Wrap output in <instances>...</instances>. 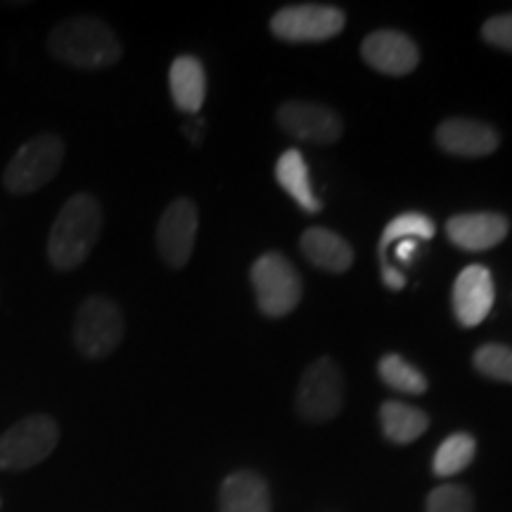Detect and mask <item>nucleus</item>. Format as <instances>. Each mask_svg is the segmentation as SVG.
<instances>
[{"instance_id":"obj_1","label":"nucleus","mask_w":512,"mask_h":512,"mask_svg":"<svg viewBox=\"0 0 512 512\" xmlns=\"http://www.w3.org/2000/svg\"><path fill=\"white\" fill-rule=\"evenodd\" d=\"M102 209L93 195L79 192L60 209L48 238V259L57 271H74L98 245Z\"/></svg>"},{"instance_id":"obj_2","label":"nucleus","mask_w":512,"mask_h":512,"mask_svg":"<svg viewBox=\"0 0 512 512\" xmlns=\"http://www.w3.org/2000/svg\"><path fill=\"white\" fill-rule=\"evenodd\" d=\"M48 46L53 57L76 69H105L121 57L114 29L95 17L64 19L50 31Z\"/></svg>"},{"instance_id":"obj_3","label":"nucleus","mask_w":512,"mask_h":512,"mask_svg":"<svg viewBox=\"0 0 512 512\" xmlns=\"http://www.w3.org/2000/svg\"><path fill=\"white\" fill-rule=\"evenodd\" d=\"M64 159L62 138L53 133H41L31 138L15 152L8 169L3 174V183L12 195H29L43 185H48L60 171Z\"/></svg>"},{"instance_id":"obj_4","label":"nucleus","mask_w":512,"mask_h":512,"mask_svg":"<svg viewBox=\"0 0 512 512\" xmlns=\"http://www.w3.org/2000/svg\"><path fill=\"white\" fill-rule=\"evenodd\" d=\"M252 287L256 304L268 318H283L297 309L304 292L302 275L278 252H268L256 259L252 266Z\"/></svg>"},{"instance_id":"obj_5","label":"nucleus","mask_w":512,"mask_h":512,"mask_svg":"<svg viewBox=\"0 0 512 512\" xmlns=\"http://www.w3.org/2000/svg\"><path fill=\"white\" fill-rule=\"evenodd\" d=\"M60 441V427L50 415H29L0 437V470H29L43 463Z\"/></svg>"},{"instance_id":"obj_6","label":"nucleus","mask_w":512,"mask_h":512,"mask_svg":"<svg viewBox=\"0 0 512 512\" xmlns=\"http://www.w3.org/2000/svg\"><path fill=\"white\" fill-rule=\"evenodd\" d=\"M124 339V316L107 297H88L74 320V344L86 358H105Z\"/></svg>"},{"instance_id":"obj_7","label":"nucleus","mask_w":512,"mask_h":512,"mask_svg":"<svg viewBox=\"0 0 512 512\" xmlns=\"http://www.w3.org/2000/svg\"><path fill=\"white\" fill-rule=\"evenodd\" d=\"M344 403V380L337 363L323 356L306 368L299 382L297 411L309 422L332 420L342 411Z\"/></svg>"},{"instance_id":"obj_8","label":"nucleus","mask_w":512,"mask_h":512,"mask_svg":"<svg viewBox=\"0 0 512 512\" xmlns=\"http://www.w3.org/2000/svg\"><path fill=\"white\" fill-rule=\"evenodd\" d=\"M344 29V12L332 5H290L271 19V31L290 43L328 41Z\"/></svg>"},{"instance_id":"obj_9","label":"nucleus","mask_w":512,"mask_h":512,"mask_svg":"<svg viewBox=\"0 0 512 512\" xmlns=\"http://www.w3.org/2000/svg\"><path fill=\"white\" fill-rule=\"evenodd\" d=\"M197 207L188 197L174 200L164 209L157 226V247L171 268H183L190 261L197 238Z\"/></svg>"},{"instance_id":"obj_10","label":"nucleus","mask_w":512,"mask_h":512,"mask_svg":"<svg viewBox=\"0 0 512 512\" xmlns=\"http://www.w3.org/2000/svg\"><path fill=\"white\" fill-rule=\"evenodd\" d=\"M278 124L292 138L328 145L342 136V119L330 107L316 102H285L278 110Z\"/></svg>"},{"instance_id":"obj_11","label":"nucleus","mask_w":512,"mask_h":512,"mask_svg":"<svg viewBox=\"0 0 512 512\" xmlns=\"http://www.w3.org/2000/svg\"><path fill=\"white\" fill-rule=\"evenodd\" d=\"M453 313H456L458 323L465 328H475V325L484 323V318L491 313L494 306L496 290L494 278H491L489 268L486 266H467L460 271L453 285Z\"/></svg>"},{"instance_id":"obj_12","label":"nucleus","mask_w":512,"mask_h":512,"mask_svg":"<svg viewBox=\"0 0 512 512\" xmlns=\"http://www.w3.org/2000/svg\"><path fill=\"white\" fill-rule=\"evenodd\" d=\"M361 55L375 72L389 76L411 74L420 62L418 46L411 36L394 29L373 31L361 46Z\"/></svg>"},{"instance_id":"obj_13","label":"nucleus","mask_w":512,"mask_h":512,"mask_svg":"<svg viewBox=\"0 0 512 512\" xmlns=\"http://www.w3.org/2000/svg\"><path fill=\"white\" fill-rule=\"evenodd\" d=\"M508 230V219L503 214H491V211L460 214L446 223L448 240L465 252H484V249L501 245Z\"/></svg>"},{"instance_id":"obj_14","label":"nucleus","mask_w":512,"mask_h":512,"mask_svg":"<svg viewBox=\"0 0 512 512\" xmlns=\"http://www.w3.org/2000/svg\"><path fill=\"white\" fill-rule=\"evenodd\" d=\"M437 143L441 150L456 157H486L498 150V133L484 121L475 119H446L437 128Z\"/></svg>"},{"instance_id":"obj_15","label":"nucleus","mask_w":512,"mask_h":512,"mask_svg":"<svg viewBox=\"0 0 512 512\" xmlns=\"http://www.w3.org/2000/svg\"><path fill=\"white\" fill-rule=\"evenodd\" d=\"M219 512H271L268 484L256 472H233L221 484Z\"/></svg>"},{"instance_id":"obj_16","label":"nucleus","mask_w":512,"mask_h":512,"mask_svg":"<svg viewBox=\"0 0 512 512\" xmlns=\"http://www.w3.org/2000/svg\"><path fill=\"white\" fill-rule=\"evenodd\" d=\"M302 252L313 266L328 273H344L354 264V249L328 228H309L302 235Z\"/></svg>"},{"instance_id":"obj_17","label":"nucleus","mask_w":512,"mask_h":512,"mask_svg":"<svg viewBox=\"0 0 512 512\" xmlns=\"http://www.w3.org/2000/svg\"><path fill=\"white\" fill-rule=\"evenodd\" d=\"M169 86L178 110L185 114H197L202 110L204 95H207V76H204V67L197 57H176L169 72Z\"/></svg>"},{"instance_id":"obj_18","label":"nucleus","mask_w":512,"mask_h":512,"mask_svg":"<svg viewBox=\"0 0 512 512\" xmlns=\"http://www.w3.org/2000/svg\"><path fill=\"white\" fill-rule=\"evenodd\" d=\"M380 422L384 437L394 444H411L425 434L430 418L420 408L401 401H384L380 406Z\"/></svg>"},{"instance_id":"obj_19","label":"nucleus","mask_w":512,"mask_h":512,"mask_svg":"<svg viewBox=\"0 0 512 512\" xmlns=\"http://www.w3.org/2000/svg\"><path fill=\"white\" fill-rule=\"evenodd\" d=\"M275 178H278L280 188H283L304 211H309V214L320 211V202L316 200V195H313L311 190L309 169H306L302 152L299 150L283 152V157L278 159V166H275Z\"/></svg>"},{"instance_id":"obj_20","label":"nucleus","mask_w":512,"mask_h":512,"mask_svg":"<svg viewBox=\"0 0 512 512\" xmlns=\"http://www.w3.org/2000/svg\"><path fill=\"white\" fill-rule=\"evenodd\" d=\"M434 233H437V226H434V221L430 216L425 214H401L396 216V219L389 221V226L384 228L382 238H380V247H377V252H380V261H382V273L392 271L394 266H389L387 261V249L392 242H399V240H408V238H422V240H432Z\"/></svg>"},{"instance_id":"obj_21","label":"nucleus","mask_w":512,"mask_h":512,"mask_svg":"<svg viewBox=\"0 0 512 512\" xmlns=\"http://www.w3.org/2000/svg\"><path fill=\"white\" fill-rule=\"evenodd\" d=\"M475 451H477V441L472 434L458 432L451 434L444 444L437 448L432 460V470L437 477H453L458 472H463L467 465L475 460Z\"/></svg>"},{"instance_id":"obj_22","label":"nucleus","mask_w":512,"mask_h":512,"mask_svg":"<svg viewBox=\"0 0 512 512\" xmlns=\"http://www.w3.org/2000/svg\"><path fill=\"white\" fill-rule=\"evenodd\" d=\"M377 373H380L382 382L387 384V387H392L394 392L411 396H420L427 392L425 375L399 354L382 356L380 363H377Z\"/></svg>"},{"instance_id":"obj_23","label":"nucleus","mask_w":512,"mask_h":512,"mask_svg":"<svg viewBox=\"0 0 512 512\" xmlns=\"http://www.w3.org/2000/svg\"><path fill=\"white\" fill-rule=\"evenodd\" d=\"M475 368L484 377L498 382H512V347L505 344H484L475 351Z\"/></svg>"},{"instance_id":"obj_24","label":"nucleus","mask_w":512,"mask_h":512,"mask_svg":"<svg viewBox=\"0 0 512 512\" xmlns=\"http://www.w3.org/2000/svg\"><path fill=\"white\" fill-rule=\"evenodd\" d=\"M427 512H475V496L463 484H441L427 496Z\"/></svg>"},{"instance_id":"obj_25","label":"nucleus","mask_w":512,"mask_h":512,"mask_svg":"<svg viewBox=\"0 0 512 512\" xmlns=\"http://www.w3.org/2000/svg\"><path fill=\"white\" fill-rule=\"evenodd\" d=\"M482 36L486 43H491V46L512 53V15L491 17L489 22L484 24Z\"/></svg>"},{"instance_id":"obj_26","label":"nucleus","mask_w":512,"mask_h":512,"mask_svg":"<svg viewBox=\"0 0 512 512\" xmlns=\"http://www.w3.org/2000/svg\"><path fill=\"white\" fill-rule=\"evenodd\" d=\"M415 249H418V240H413V238L399 240L396 242V259H399L401 264H411Z\"/></svg>"},{"instance_id":"obj_27","label":"nucleus","mask_w":512,"mask_h":512,"mask_svg":"<svg viewBox=\"0 0 512 512\" xmlns=\"http://www.w3.org/2000/svg\"><path fill=\"white\" fill-rule=\"evenodd\" d=\"M204 128H207V124H204V119L197 117L195 121H192V124H185V126H183V133L190 138V143L197 145V143H202Z\"/></svg>"}]
</instances>
